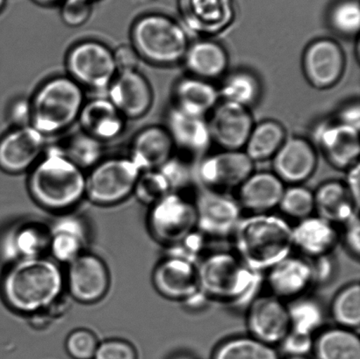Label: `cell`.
Returning <instances> with one entry per match:
<instances>
[{
  "label": "cell",
  "mask_w": 360,
  "mask_h": 359,
  "mask_svg": "<svg viewBox=\"0 0 360 359\" xmlns=\"http://www.w3.org/2000/svg\"><path fill=\"white\" fill-rule=\"evenodd\" d=\"M89 1L93 2V1H94V0H89Z\"/></svg>",
  "instance_id": "59"
},
{
  "label": "cell",
  "mask_w": 360,
  "mask_h": 359,
  "mask_svg": "<svg viewBox=\"0 0 360 359\" xmlns=\"http://www.w3.org/2000/svg\"><path fill=\"white\" fill-rule=\"evenodd\" d=\"M238 189L242 209L252 214L271 213L280 204L285 184L274 172L254 171Z\"/></svg>",
  "instance_id": "29"
},
{
  "label": "cell",
  "mask_w": 360,
  "mask_h": 359,
  "mask_svg": "<svg viewBox=\"0 0 360 359\" xmlns=\"http://www.w3.org/2000/svg\"><path fill=\"white\" fill-rule=\"evenodd\" d=\"M171 359H195V358H193L189 354L180 353V354L175 355V356L172 357Z\"/></svg>",
  "instance_id": "56"
},
{
  "label": "cell",
  "mask_w": 360,
  "mask_h": 359,
  "mask_svg": "<svg viewBox=\"0 0 360 359\" xmlns=\"http://www.w3.org/2000/svg\"><path fill=\"white\" fill-rule=\"evenodd\" d=\"M246 311L249 335L261 342L276 346L290 332L288 306L274 295H259Z\"/></svg>",
  "instance_id": "17"
},
{
  "label": "cell",
  "mask_w": 360,
  "mask_h": 359,
  "mask_svg": "<svg viewBox=\"0 0 360 359\" xmlns=\"http://www.w3.org/2000/svg\"><path fill=\"white\" fill-rule=\"evenodd\" d=\"M182 63L189 75L212 82L225 75L229 55L219 42L211 38H199L190 42Z\"/></svg>",
  "instance_id": "30"
},
{
  "label": "cell",
  "mask_w": 360,
  "mask_h": 359,
  "mask_svg": "<svg viewBox=\"0 0 360 359\" xmlns=\"http://www.w3.org/2000/svg\"><path fill=\"white\" fill-rule=\"evenodd\" d=\"M107 97L126 119L143 117L153 103V88L139 70L117 73Z\"/></svg>",
  "instance_id": "22"
},
{
  "label": "cell",
  "mask_w": 360,
  "mask_h": 359,
  "mask_svg": "<svg viewBox=\"0 0 360 359\" xmlns=\"http://www.w3.org/2000/svg\"><path fill=\"white\" fill-rule=\"evenodd\" d=\"M313 336L295 332H288L280 344L282 351L289 357H308L314 348Z\"/></svg>",
  "instance_id": "48"
},
{
  "label": "cell",
  "mask_w": 360,
  "mask_h": 359,
  "mask_svg": "<svg viewBox=\"0 0 360 359\" xmlns=\"http://www.w3.org/2000/svg\"><path fill=\"white\" fill-rule=\"evenodd\" d=\"M65 288L59 263L44 256L10 263L0 282L6 304L18 314L30 316L47 311Z\"/></svg>",
  "instance_id": "1"
},
{
  "label": "cell",
  "mask_w": 360,
  "mask_h": 359,
  "mask_svg": "<svg viewBox=\"0 0 360 359\" xmlns=\"http://www.w3.org/2000/svg\"><path fill=\"white\" fill-rule=\"evenodd\" d=\"M69 77L81 87L107 94L108 87L117 75L114 54L101 41L86 40L70 49L66 56Z\"/></svg>",
  "instance_id": "8"
},
{
  "label": "cell",
  "mask_w": 360,
  "mask_h": 359,
  "mask_svg": "<svg viewBox=\"0 0 360 359\" xmlns=\"http://www.w3.org/2000/svg\"><path fill=\"white\" fill-rule=\"evenodd\" d=\"M181 25L188 34L212 38L234 23V0H178Z\"/></svg>",
  "instance_id": "12"
},
{
  "label": "cell",
  "mask_w": 360,
  "mask_h": 359,
  "mask_svg": "<svg viewBox=\"0 0 360 359\" xmlns=\"http://www.w3.org/2000/svg\"><path fill=\"white\" fill-rule=\"evenodd\" d=\"M8 119L14 128L31 125L30 100L26 98L14 100L8 109Z\"/></svg>",
  "instance_id": "52"
},
{
  "label": "cell",
  "mask_w": 360,
  "mask_h": 359,
  "mask_svg": "<svg viewBox=\"0 0 360 359\" xmlns=\"http://www.w3.org/2000/svg\"><path fill=\"white\" fill-rule=\"evenodd\" d=\"M316 359H360V340L356 330L334 327L321 332L314 341Z\"/></svg>",
  "instance_id": "33"
},
{
  "label": "cell",
  "mask_w": 360,
  "mask_h": 359,
  "mask_svg": "<svg viewBox=\"0 0 360 359\" xmlns=\"http://www.w3.org/2000/svg\"><path fill=\"white\" fill-rule=\"evenodd\" d=\"M68 265L65 287L74 300L83 304H94L107 295L110 287V273L100 256L83 252Z\"/></svg>",
  "instance_id": "14"
},
{
  "label": "cell",
  "mask_w": 360,
  "mask_h": 359,
  "mask_svg": "<svg viewBox=\"0 0 360 359\" xmlns=\"http://www.w3.org/2000/svg\"><path fill=\"white\" fill-rule=\"evenodd\" d=\"M212 359H280L274 346L252 336L234 337L215 349Z\"/></svg>",
  "instance_id": "38"
},
{
  "label": "cell",
  "mask_w": 360,
  "mask_h": 359,
  "mask_svg": "<svg viewBox=\"0 0 360 359\" xmlns=\"http://www.w3.org/2000/svg\"><path fill=\"white\" fill-rule=\"evenodd\" d=\"M94 359H137V351L125 340L109 339L98 344Z\"/></svg>",
  "instance_id": "47"
},
{
  "label": "cell",
  "mask_w": 360,
  "mask_h": 359,
  "mask_svg": "<svg viewBox=\"0 0 360 359\" xmlns=\"http://www.w3.org/2000/svg\"><path fill=\"white\" fill-rule=\"evenodd\" d=\"M340 241L337 225L319 216L307 217L292 227V246L305 259L333 254Z\"/></svg>",
  "instance_id": "25"
},
{
  "label": "cell",
  "mask_w": 360,
  "mask_h": 359,
  "mask_svg": "<svg viewBox=\"0 0 360 359\" xmlns=\"http://www.w3.org/2000/svg\"><path fill=\"white\" fill-rule=\"evenodd\" d=\"M338 122L352 128L360 129V105L359 102L352 101L345 105L340 109L338 114L335 115Z\"/></svg>",
  "instance_id": "53"
},
{
  "label": "cell",
  "mask_w": 360,
  "mask_h": 359,
  "mask_svg": "<svg viewBox=\"0 0 360 359\" xmlns=\"http://www.w3.org/2000/svg\"><path fill=\"white\" fill-rule=\"evenodd\" d=\"M287 306L292 332L314 337L323 326L326 315L323 305L316 298L303 295Z\"/></svg>",
  "instance_id": "37"
},
{
  "label": "cell",
  "mask_w": 360,
  "mask_h": 359,
  "mask_svg": "<svg viewBox=\"0 0 360 359\" xmlns=\"http://www.w3.org/2000/svg\"><path fill=\"white\" fill-rule=\"evenodd\" d=\"M160 171L167 179L172 192L181 193L183 190L188 188L193 182H195L194 168L185 157L174 155Z\"/></svg>",
  "instance_id": "43"
},
{
  "label": "cell",
  "mask_w": 360,
  "mask_h": 359,
  "mask_svg": "<svg viewBox=\"0 0 360 359\" xmlns=\"http://www.w3.org/2000/svg\"><path fill=\"white\" fill-rule=\"evenodd\" d=\"M126 121L107 95L86 100L77 119L81 130L103 143L121 136Z\"/></svg>",
  "instance_id": "26"
},
{
  "label": "cell",
  "mask_w": 360,
  "mask_h": 359,
  "mask_svg": "<svg viewBox=\"0 0 360 359\" xmlns=\"http://www.w3.org/2000/svg\"><path fill=\"white\" fill-rule=\"evenodd\" d=\"M271 160L274 174L284 184L302 185L315 174L319 157L310 141L292 136L287 137Z\"/></svg>",
  "instance_id": "20"
},
{
  "label": "cell",
  "mask_w": 360,
  "mask_h": 359,
  "mask_svg": "<svg viewBox=\"0 0 360 359\" xmlns=\"http://www.w3.org/2000/svg\"><path fill=\"white\" fill-rule=\"evenodd\" d=\"M219 94L221 101L249 108L259 101L262 86L255 74L246 70H238L224 77Z\"/></svg>",
  "instance_id": "35"
},
{
  "label": "cell",
  "mask_w": 360,
  "mask_h": 359,
  "mask_svg": "<svg viewBox=\"0 0 360 359\" xmlns=\"http://www.w3.org/2000/svg\"><path fill=\"white\" fill-rule=\"evenodd\" d=\"M254 162L243 150H225L204 156L194 168L200 188L225 192L238 188L254 172Z\"/></svg>",
  "instance_id": "11"
},
{
  "label": "cell",
  "mask_w": 360,
  "mask_h": 359,
  "mask_svg": "<svg viewBox=\"0 0 360 359\" xmlns=\"http://www.w3.org/2000/svg\"><path fill=\"white\" fill-rule=\"evenodd\" d=\"M34 1L41 6H51L62 4L65 0H34Z\"/></svg>",
  "instance_id": "55"
},
{
  "label": "cell",
  "mask_w": 360,
  "mask_h": 359,
  "mask_svg": "<svg viewBox=\"0 0 360 359\" xmlns=\"http://www.w3.org/2000/svg\"><path fill=\"white\" fill-rule=\"evenodd\" d=\"M197 230L205 237L231 238L240 221L242 207L227 193L200 188L195 202Z\"/></svg>",
  "instance_id": "10"
},
{
  "label": "cell",
  "mask_w": 360,
  "mask_h": 359,
  "mask_svg": "<svg viewBox=\"0 0 360 359\" xmlns=\"http://www.w3.org/2000/svg\"><path fill=\"white\" fill-rule=\"evenodd\" d=\"M139 168L127 157L102 159L86 174V197L98 206H114L133 195Z\"/></svg>",
  "instance_id": "7"
},
{
  "label": "cell",
  "mask_w": 360,
  "mask_h": 359,
  "mask_svg": "<svg viewBox=\"0 0 360 359\" xmlns=\"http://www.w3.org/2000/svg\"><path fill=\"white\" fill-rule=\"evenodd\" d=\"M27 185L39 206L51 212L65 214L86 198V174L58 146L47 148L31 169Z\"/></svg>",
  "instance_id": "3"
},
{
  "label": "cell",
  "mask_w": 360,
  "mask_h": 359,
  "mask_svg": "<svg viewBox=\"0 0 360 359\" xmlns=\"http://www.w3.org/2000/svg\"><path fill=\"white\" fill-rule=\"evenodd\" d=\"M283 359H310L309 357H289L287 356Z\"/></svg>",
  "instance_id": "57"
},
{
  "label": "cell",
  "mask_w": 360,
  "mask_h": 359,
  "mask_svg": "<svg viewBox=\"0 0 360 359\" xmlns=\"http://www.w3.org/2000/svg\"><path fill=\"white\" fill-rule=\"evenodd\" d=\"M345 65L343 48L333 39H317L303 53V73L310 86L317 90L330 89L340 82Z\"/></svg>",
  "instance_id": "15"
},
{
  "label": "cell",
  "mask_w": 360,
  "mask_h": 359,
  "mask_svg": "<svg viewBox=\"0 0 360 359\" xmlns=\"http://www.w3.org/2000/svg\"><path fill=\"white\" fill-rule=\"evenodd\" d=\"M313 145L338 170L347 171L359 163V130L342 124L336 119H326L314 126Z\"/></svg>",
  "instance_id": "13"
},
{
  "label": "cell",
  "mask_w": 360,
  "mask_h": 359,
  "mask_svg": "<svg viewBox=\"0 0 360 359\" xmlns=\"http://www.w3.org/2000/svg\"><path fill=\"white\" fill-rule=\"evenodd\" d=\"M278 209L285 216L301 221L312 216L315 211L314 192L302 185L285 188Z\"/></svg>",
  "instance_id": "41"
},
{
  "label": "cell",
  "mask_w": 360,
  "mask_h": 359,
  "mask_svg": "<svg viewBox=\"0 0 360 359\" xmlns=\"http://www.w3.org/2000/svg\"><path fill=\"white\" fill-rule=\"evenodd\" d=\"M200 293L210 303L232 311H246L259 296L262 273L250 269L234 252L205 254L197 263Z\"/></svg>",
  "instance_id": "2"
},
{
  "label": "cell",
  "mask_w": 360,
  "mask_h": 359,
  "mask_svg": "<svg viewBox=\"0 0 360 359\" xmlns=\"http://www.w3.org/2000/svg\"><path fill=\"white\" fill-rule=\"evenodd\" d=\"M174 150L165 126H149L134 137L128 157L141 171L160 170L174 156Z\"/></svg>",
  "instance_id": "28"
},
{
  "label": "cell",
  "mask_w": 360,
  "mask_h": 359,
  "mask_svg": "<svg viewBox=\"0 0 360 359\" xmlns=\"http://www.w3.org/2000/svg\"><path fill=\"white\" fill-rule=\"evenodd\" d=\"M148 227L155 240L171 247L197 230L195 207L182 193L169 192L150 206Z\"/></svg>",
  "instance_id": "9"
},
{
  "label": "cell",
  "mask_w": 360,
  "mask_h": 359,
  "mask_svg": "<svg viewBox=\"0 0 360 359\" xmlns=\"http://www.w3.org/2000/svg\"><path fill=\"white\" fill-rule=\"evenodd\" d=\"M58 148L69 160L84 171L90 170L104 159V143L81 129L67 137Z\"/></svg>",
  "instance_id": "36"
},
{
  "label": "cell",
  "mask_w": 360,
  "mask_h": 359,
  "mask_svg": "<svg viewBox=\"0 0 360 359\" xmlns=\"http://www.w3.org/2000/svg\"><path fill=\"white\" fill-rule=\"evenodd\" d=\"M314 197L317 216L335 225L344 224L359 213V209L349 195L344 182H324L314 192Z\"/></svg>",
  "instance_id": "32"
},
{
  "label": "cell",
  "mask_w": 360,
  "mask_h": 359,
  "mask_svg": "<svg viewBox=\"0 0 360 359\" xmlns=\"http://www.w3.org/2000/svg\"><path fill=\"white\" fill-rule=\"evenodd\" d=\"M207 238L198 230L186 235L177 244L167 248V255L198 263L205 255Z\"/></svg>",
  "instance_id": "45"
},
{
  "label": "cell",
  "mask_w": 360,
  "mask_h": 359,
  "mask_svg": "<svg viewBox=\"0 0 360 359\" xmlns=\"http://www.w3.org/2000/svg\"><path fill=\"white\" fill-rule=\"evenodd\" d=\"M155 289L167 300L181 302L200 293L197 263L167 256L155 267Z\"/></svg>",
  "instance_id": "21"
},
{
  "label": "cell",
  "mask_w": 360,
  "mask_h": 359,
  "mask_svg": "<svg viewBox=\"0 0 360 359\" xmlns=\"http://www.w3.org/2000/svg\"><path fill=\"white\" fill-rule=\"evenodd\" d=\"M165 128L175 148L185 154L202 156L213 143L207 117L186 114L174 105L168 109Z\"/></svg>",
  "instance_id": "24"
},
{
  "label": "cell",
  "mask_w": 360,
  "mask_h": 359,
  "mask_svg": "<svg viewBox=\"0 0 360 359\" xmlns=\"http://www.w3.org/2000/svg\"><path fill=\"white\" fill-rule=\"evenodd\" d=\"M331 316L338 327L357 330L360 325V286L352 283L341 289L331 302Z\"/></svg>",
  "instance_id": "39"
},
{
  "label": "cell",
  "mask_w": 360,
  "mask_h": 359,
  "mask_svg": "<svg viewBox=\"0 0 360 359\" xmlns=\"http://www.w3.org/2000/svg\"><path fill=\"white\" fill-rule=\"evenodd\" d=\"M331 30L341 37L352 38L359 33L360 6L359 0H338L328 13Z\"/></svg>",
  "instance_id": "40"
},
{
  "label": "cell",
  "mask_w": 360,
  "mask_h": 359,
  "mask_svg": "<svg viewBox=\"0 0 360 359\" xmlns=\"http://www.w3.org/2000/svg\"><path fill=\"white\" fill-rule=\"evenodd\" d=\"M221 101L217 86L210 81L186 76L176 83L172 105L186 114L207 117Z\"/></svg>",
  "instance_id": "31"
},
{
  "label": "cell",
  "mask_w": 360,
  "mask_h": 359,
  "mask_svg": "<svg viewBox=\"0 0 360 359\" xmlns=\"http://www.w3.org/2000/svg\"><path fill=\"white\" fill-rule=\"evenodd\" d=\"M287 137L280 122L268 119L254 125L243 151L254 163L273 159Z\"/></svg>",
  "instance_id": "34"
},
{
  "label": "cell",
  "mask_w": 360,
  "mask_h": 359,
  "mask_svg": "<svg viewBox=\"0 0 360 359\" xmlns=\"http://www.w3.org/2000/svg\"><path fill=\"white\" fill-rule=\"evenodd\" d=\"M309 260L312 267L314 286H324L333 280L337 274L338 265L333 254Z\"/></svg>",
  "instance_id": "49"
},
{
  "label": "cell",
  "mask_w": 360,
  "mask_h": 359,
  "mask_svg": "<svg viewBox=\"0 0 360 359\" xmlns=\"http://www.w3.org/2000/svg\"><path fill=\"white\" fill-rule=\"evenodd\" d=\"M264 282L271 295L281 301L302 297L314 287L311 263L302 256L291 254L267 270Z\"/></svg>",
  "instance_id": "23"
},
{
  "label": "cell",
  "mask_w": 360,
  "mask_h": 359,
  "mask_svg": "<svg viewBox=\"0 0 360 359\" xmlns=\"http://www.w3.org/2000/svg\"><path fill=\"white\" fill-rule=\"evenodd\" d=\"M210 115L207 121L213 143L225 150L245 149L255 125L250 109L221 100Z\"/></svg>",
  "instance_id": "18"
},
{
  "label": "cell",
  "mask_w": 360,
  "mask_h": 359,
  "mask_svg": "<svg viewBox=\"0 0 360 359\" xmlns=\"http://www.w3.org/2000/svg\"><path fill=\"white\" fill-rule=\"evenodd\" d=\"M98 344L100 343L93 332L79 329L74 330L67 337L65 349L73 359H94Z\"/></svg>",
  "instance_id": "44"
},
{
  "label": "cell",
  "mask_w": 360,
  "mask_h": 359,
  "mask_svg": "<svg viewBox=\"0 0 360 359\" xmlns=\"http://www.w3.org/2000/svg\"><path fill=\"white\" fill-rule=\"evenodd\" d=\"M169 192H172L167 179L160 170H153L141 172L133 195L141 203L150 207Z\"/></svg>",
  "instance_id": "42"
},
{
  "label": "cell",
  "mask_w": 360,
  "mask_h": 359,
  "mask_svg": "<svg viewBox=\"0 0 360 359\" xmlns=\"http://www.w3.org/2000/svg\"><path fill=\"white\" fill-rule=\"evenodd\" d=\"M6 0H0V11L3 9L4 6H5Z\"/></svg>",
  "instance_id": "58"
},
{
  "label": "cell",
  "mask_w": 360,
  "mask_h": 359,
  "mask_svg": "<svg viewBox=\"0 0 360 359\" xmlns=\"http://www.w3.org/2000/svg\"><path fill=\"white\" fill-rule=\"evenodd\" d=\"M49 227L37 221H21L0 235V259L10 265L44 256L49 248Z\"/></svg>",
  "instance_id": "19"
},
{
  "label": "cell",
  "mask_w": 360,
  "mask_h": 359,
  "mask_svg": "<svg viewBox=\"0 0 360 359\" xmlns=\"http://www.w3.org/2000/svg\"><path fill=\"white\" fill-rule=\"evenodd\" d=\"M117 73L139 70L141 58L132 45H121L112 51Z\"/></svg>",
  "instance_id": "51"
},
{
  "label": "cell",
  "mask_w": 360,
  "mask_h": 359,
  "mask_svg": "<svg viewBox=\"0 0 360 359\" xmlns=\"http://www.w3.org/2000/svg\"><path fill=\"white\" fill-rule=\"evenodd\" d=\"M93 12L89 0H65L62 3L61 18L70 27H79L86 22Z\"/></svg>",
  "instance_id": "46"
},
{
  "label": "cell",
  "mask_w": 360,
  "mask_h": 359,
  "mask_svg": "<svg viewBox=\"0 0 360 359\" xmlns=\"http://www.w3.org/2000/svg\"><path fill=\"white\" fill-rule=\"evenodd\" d=\"M343 234L340 239L343 240L347 252L359 260L360 256V223L359 213L355 214L344 224Z\"/></svg>",
  "instance_id": "50"
},
{
  "label": "cell",
  "mask_w": 360,
  "mask_h": 359,
  "mask_svg": "<svg viewBox=\"0 0 360 359\" xmlns=\"http://www.w3.org/2000/svg\"><path fill=\"white\" fill-rule=\"evenodd\" d=\"M49 248L52 259L69 263L84 252L89 240V230L82 217L72 213L62 214L49 226Z\"/></svg>",
  "instance_id": "27"
},
{
  "label": "cell",
  "mask_w": 360,
  "mask_h": 359,
  "mask_svg": "<svg viewBox=\"0 0 360 359\" xmlns=\"http://www.w3.org/2000/svg\"><path fill=\"white\" fill-rule=\"evenodd\" d=\"M188 34L181 23L172 18L150 13L135 21L130 38L141 59L168 67L183 62L191 42Z\"/></svg>",
  "instance_id": "6"
},
{
  "label": "cell",
  "mask_w": 360,
  "mask_h": 359,
  "mask_svg": "<svg viewBox=\"0 0 360 359\" xmlns=\"http://www.w3.org/2000/svg\"><path fill=\"white\" fill-rule=\"evenodd\" d=\"M360 165L356 164L354 167L349 168L347 171V177H345V185L347 188L349 195L352 197L356 206L359 209L360 203Z\"/></svg>",
  "instance_id": "54"
},
{
  "label": "cell",
  "mask_w": 360,
  "mask_h": 359,
  "mask_svg": "<svg viewBox=\"0 0 360 359\" xmlns=\"http://www.w3.org/2000/svg\"><path fill=\"white\" fill-rule=\"evenodd\" d=\"M231 238L238 258L250 269L262 273L294 249L292 227L284 217L273 213L243 216Z\"/></svg>",
  "instance_id": "4"
},
{
  "label": "cell",
  "mask_w": 360,
  "mask_h": 359,
  "mask_svg": "<svg viewBox=\"0 0 360 359\" xmlns=\"http://www.w3.org/2000/svg\"><path fill=\"white\" fill-rule=\"evenodd\" d=\"M46 149V136L33 126L13 128L0 139V169L10 174L30 171Z\"/></svg>",
  "instance_id": "16"
},
{
  "label": "cell",
  "mask_w": 360,
  "mask_h": 359,
  "mask_svg": "<svg viewBox=\"0 0 360 359\" xmlns=\"http://www.w3.org/2000/svg\"><path fill=\"white\" fill-rule=\"evenodd\" d=\"M84 103V90L72 77H51L30 100L31 125L46 136L65 131L77 122Z\"/></svg>",
  "instance_id": "5"
}]
</instances>
